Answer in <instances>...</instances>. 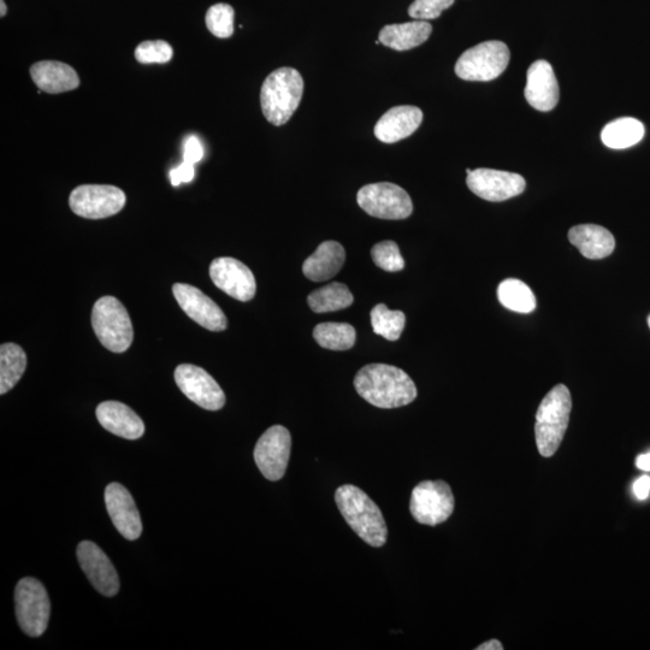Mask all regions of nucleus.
Segmentation results:
<instances>
[{
    "mask_svg": "<svg viewBox=\"0 0 650 650\" xmlns=\"http://www.w3.org/2000/svg\"><path fill=\"white\" fill-rule=\"evenodd\" d=\"M357 393L372 406L398 409L417 398L415 382L405 371L387 364H369L354 378Z\"/></svg>",
    "mask_w": 650,
    "mask_h": 650,
    "instance_id": "f257e3e1",
    "label": "nucleus"
},
{
    "mask_svg": "<svg viewBox=\"0 0 650 650\" xmlns=\"http://www.w3.org/2000/svg\"><path fill=\"white\" fill-rule=\"evenodd\" d=\"M342 517L354 533L371 547L380 548L386 545L388 528L380 507L362 489L346 484L335 493Z\"/></svg>",
    "mask_w": 650,
    "mask_h": 650,
    "instance_id": "f03ea898",
    "label": "nucleus"
},
{
    "mask_svg": "<svg viewBox=\"0 0 650 650\" xmlns=\"http://www.w3.org/2000/svg\"><path fill=\"white\" fill-rule=\"evenodd\" d=\"M304 93V80L298 70L280 68L263 82L260 105L263 115L276 127L283 126L299 108Z\"/></svg>",
    "mask_w": 650,
    "mask_h": 650,
    "instance_id": "7ed1b4c3",
    "label": "nucleus"
},
{
    "mask_svg": "<svg viewBox=\"0 0 650 650\" xmlns=\"http://www.w3.org/2000/svg\"><path fill=\"white\" fill-rule=\"evenodd\" d=\"M572 398L569 388L558 384L549 392L536 413V445L542 457L557 453L569 427Z\"/></svg>",
    "mask_w": 650,
    "mask_h": 650,
    "instance_id": "20e7f679",
    "label": "nucleus"
},
{
    "mask_svg": "<svg viewBox=\"0 0 650 650\" xmlns=\"http://www.w3.org/2000/svg\"><path fill=\"white\" fill-rule=\"evenodd\" d=\"M92 325L98 340L109 351L123 353L132 345V321L126 307L115 297H103L94 304Z\"/></svg>",
    "mask_w": 650,
    "mask_h": 650,
    "instance_id": "39448f33",
    "label": "nucleus"
},
{
    "mask_svg": "<svg viewBox=\"0 0 650 650\" xmlns=\"http://www.w3.org/2000/svg\"><path fill=\"white\" fill-rule=\"evenodd\" d=\"M511 53L505 43L486 41L465 51L455 64V74L465 81H492L505 72Z\"/></svg>",
    "mask_w": 650,
    "mask_h": 650,
    "instance_id": "423d86ee",
    "label": "nucleus"
},
{
    "mask_svg": "<svg viewBox=\"0 0 650 650\" xmlns=\"http://www.w3.org/2000/svg\"><path fill=\"white\" fill-rule=\"evenodd\" d=\"M16 617L26 635L40 637L49 625L51 602L43 583L38 579L22 578L15 590Z\"/></svg>",
    "mask_w": 650,
    "mask_h": 650,
    "instance_id": "0eeeda50",
    "label": "nucleus"
},
{
    "mask_svg": "<svg viewBox=\"0 0 650 650\" xmlns=\"http://www.w3.org/2000/svg\"><path fill=\"white\" fill-rule=\"evenodd\" d=\"M357 202L366 214L381 220H405L413 212L410 195L390 182L371 183L360 188Z\"/></svg>",
    "mask_w": 650,
    "mask_h": 650,
    "instance_id": "6e6552de",
    "label": "nucleus"
},
{
    "mask_svg": "<svg viewBox=\"0 0 650 650\" xmlns=\"http://www.w3.org/2000/svg\"><path fill=\"white\" fill-rule=\"evenodd\" d=\"M412 517L419 524L436 527L452 516L454 495L443 481H424L413 489L410 501Z\"/></svg>",
    "mask_w": 650,
    "mask_h": 650,
    "instance_id": "1a4fd4ad",
    "label": "nucleus"
},
{
    "mask_svg": "<svg viewBox=\"0 0 650 650\" xmlns=\"http://www.w3.org/2000/svg\"><path fill=\"white\" fill-rule=\"evenodd\" d=\"M74 214L88 220H102L118 214L126 205L122 189L109 185H84L75 188L69 198Z\"/></svg>",
    "mask_w": 650,
    "mask_h": 650,
    "instance_id": "9d476101",
    "label": "nucleus"
},
{
    "mask_svg": "<svg viewBox=\"0 0 650 650\" xmlns=\"http://www.w3.org/2000/svg\"><path fill=\"white\" fill-rule=\"evenodd\" d=\"M291 448V434L282 425H274L260 436L254 448V460L267 480L276 482L285 476Z\"/></svg>",
    "mask_w": 650,
    "mask_h": 650,
    "instance_id": "9b49d317",
    "label": "nucleus"
},
{
    "mask_svg": "<svg viewBox=\"0 0 650 650\" xmlns=\"http://www.w3.org/2000/svg\"><path fill=\"white\" fill-rule=\"evenodd\" d=\"M175 381L189 400L205 410L218 411L226 404V395L220 384L199 366L192 364L177 366Z\"/></svg>",
    "mask_w": 650,
    "mask_h": 650,
    "instance_id": "f8f14e48",
    "label": "nucleus"
},
{
    "mask_svg": "<svg viewBox=\"0 0 650 650\" xmlns=\"http://www.w3.org/2000/svg\"><path fill=\"white\" fill-rule=\"evenodd\" d=\"M468 187L472 193L488 202H505L524 192V177L494 169L466 170Z\"/></svg>",
    "mask_w": 650,
    "mask_h": 650,
    "instance_id": "ddd939ff",
    "label": "nucleus"
},
{
    "mask_svg": "<svg viewBox=\"0 0 650 650\" xmlns=\"http://www.w3.org/2000/svg\"><path fill=\"white\" fill-rule=\"evenodd\" d=\"M174 297L189 318L211 332H223L228 327V319L221 307L197 287L176 283Z\"/></svg>",
    "mask_w": 650,
    "mask_h": 650,
    "instance_id": "4468645a",
    "label": "nucleus"
},
{
    "mask_svg": "<svg viewBox=\"0 0 650 650\" xmlns=\"http://www.w3.org/2000/svg\"><path fill=\"white\" fill-rule=\"evenodd\" d=\"M210 277L217 288L239 301H250L257 292V283L250 268L230 257L216 258L210 265Z\"/></svg>",
    "mask_w": 650,
    "mask_h": 650,
    "instance_id": "2eb2a0df",
    "label": "nucleus"
},
{
    "mask_svg": "<svg viewBox=\"0 0 650 650\" xmlns=\"http://www.w3.org/2000/svg\"><path fill=\"white\" fill-rule=\"evenodd\" d=\"M76 554L82 571L97 592L106 598L115 596L120 590V578L108 555L91 541H82Z\"/></svg>",
    "mask_w": 650,
    "mask_h": 650,
    "instance_id": "dca6fc26",
    "label": "nucleus"
},
{
    "mask_svg": "<svg viewBox=\"0 0 650 650\" xmlns=\"http://www.w3.org/2000/svg\"><path fill=\"white\" fill-rule=\"evenodd\" d=\"M105 505L118 533L129 541L143 534V523L133 496L120 483H111L105 489Z\"/></svg>",
    "mask_w": 650,
    "mask_h": 650,
    "instance_id": "f3484780",
    "label": "nucleus"
},
{
    "mask_svg": "<svg viewBox=\"0 0 650 650\" xmlns=\"http://www.w3.org/2000/svg\"><path fill=\"white\" fill-rule=\"evenodd\" d=\"M525 98L534 109L547 112L559 102V85L552 65L547 61L531 64L527 75Z\"/></svg>",
    "mask_w": 650,
    "mask_h": 650,
    "instance_id": "a211bd4d",
    "label": "nucleus"
},
{
    "mask_svg": "<svg viewBox=\"0 0 650 650\" xmlns=\"http://www.w3.org/2000/svg\"><path fill=\"white\" fill-rule=\"evenodd\" d=\"M423 112L417 106H395L384 114L375 126V137L384 144L398 143L411 137L421 126Z\"/></svg>",
    "mask_w": 650,
    "mask_h": 650,
    "instance_id": "6ab92c4d",
    "label": "nucleus"
},
{
    "mask_svg": "<svg viewBox=\"0 0 650 650\" xmlns=\"http://www.w3.org/2000/svg\"><path fill=\"white\" fill-rule=\"evenodd\" d=\"M98 422L111 434L127 440H138L145 433V424L129 406L118 401H105L97 407Z\"/></svg>",
    "mask_w": 650,
    "mask_h": 650,
    "instance_id": "aec40b11",
    "label": "nucleus"
},
{
    "mask_svg": "<svg viewBox=\"0 0 650 650\" xmlns=\"http://www.w3.org/2000/svg\"><path fill=\"white\" fill-rule=\"evenodd\" d=\"M31 76L40 91L59 94L76 90L79 75L70 65L57 61H43L32 65Z\"/></svg>",
    "mask_w": 650,
    "mask_h": 650,
    "instance_id": "412c9836",
    "label": "nucleus"
},
{
    "mask_svg": "<svg viewBox=\"0 0 650 650\" xmlns=\"http://www.w3.org/2000/svg\"><path fill=\"white\" fill-rule=\"evenodd\" d=\"M345 260L344 246L336 241H324L316 252L305 260L303 273L311 281H328L344 267Z\"/></svg>",
    "mask_w": 650,
    "mask_h": 650,
    "instance_id": "4be33fe9",
    "label": "nucleus"
},
{
    "mask_svg": "<svg viewBox=\"0 0 650 650\" xmlns=\"http://www.w3.org/2000/svg\"><path fill=\"white\" fill-rule=\"evenodd\" d=\"M569 240L588 259L606 258L616 248V240L610 230L596 224H581L571 228Z\"/></svg>",
    "mask_w": 650,
    "mask_h": 650,
    "instance_id": "5701e85b",
    "label": "nucleus"
},
{
    "mask_svg": "<svg viewBox=\"0 0 650 650\" xmlns=\"http://www.w3.org/2000/svg\"><path fill=\"white\" fill-rule=\"evenodd\" d=\"M433 27L427 21L388 25L380 32V43L395 51H407L421 46L430 38Z\"/></svg>",
    "mask_w": 650,
    "mask_h": 650,
    "instance_id": "b1692460",
    "label": "nucleus"
},
{
    "mask_svg": "<svg viewBox=\"0 0 650 650\" xmlns=\"http://www.w3.org/2000/svg\"><path fill=\"white\" fill-rule=\"evenodd\" d=\"M646 134L643 123L632 117L618 118L602 129L601 140L613 150H625L640 143Z\"/></svg>",
    "mask_w": 650,
    "mask_h": 650,
    "instance_id": "393cba45",
    "label": "nucleus"
},
{
    "mask_svg": "<svg viewBox=\"0 0 650 650\" xmlns=\"http://www.w3.org/2000/svg\"><path fill=\"white\" fill-rule=\"evenodd\" d=\"M27 356L16 344H4L0 347V394L10 392L25 374Z\"/></svg>",
    "mask_w": 650,
    "mask_h": 650,
    "instance_id": "a878e982",
    "label": "nucleus"
},
{
    "mask_svg": "<svg viewBox=\"0 0 650 650\" xmlns=\"http://www.w3.org/2000/svg\"><path fill=\"white\" fill-rule=\"evenodd\" d=\"M350 289L342 283L334 282L312 292L307 298L310 309L315 313H328L347 309L353 304Z\"/></svg>",
    "mask_w": 650,
    "mask_h": 650,
    "instance_id": "bb28decb",
    "label": "nucleus"
},
{
    "mask_svg": "<svg viewBox=\"0 0 650 650\" xmlns=\"http://www.w3.org/2000/svg\"><path fill=\"white\" fill-rule=\"evenodd\" d=\"M313 338L325 350L347 351L356 344V329L348 323H321L313 330Z\"/></svg>",
    "mask_w": 650,
    "mask_h": 650,
    "instance_id": "cd10ccee",
    "label": "nucleus"
},
{
    "mask_svg": "<svg viewBox=\"0 0 650 650\" xmlns=\"http://www.w3.org/2000/svg\"><path fill=\"white\" fill-rule=\"evenodd\" d=\"M498 298L506 309L518 313H531L536 309V298L524 282L508 279L500 283Z\"/></svg>",
    "mask_w": 650,
    "mask_h": 650,
    "instance_id": "c85d7f7f",
    "label": "nucleus"
},
{
    "mask_svg": "<svg viewBox=\"0 0 650 650\" xmlns=\"http://www.w3.org/2000/svg\"><path fill=\"white\" fill-rule=\"evenodd\" d=\"M371 324L375 334L389 341H397L404 332L406 317L401 311H392L378 304L371 311Z\"/></svg>",
    "mask_w": 650,
    "mask_h": 650,
    "instance_id": "c756f323",
    "label": "nucleus"
},
{
    "mask_svg": "<svg viewBox=\"0 0 650 650\" xmlns=\"http://www.w3.org/2000/svg\"><path fill=\"white\" fill-rule=\"evenodd\" d=\"M234 9L228 4H215L206 13V26L217 38L226 39L234 33Z\"/></svg>",
    "mask_w": 650,
    "mask_h": 650,
    "instance_id": "7c9ffc66",
    "label": "nucleus"
},
{
    "mask_svg": "<svg viewBox=\"0 0 650 650\" xmlns=\"http://www.w3.org/2000/svg\"><path fill=\"white\" fill-rule=\"evenodd\" d=\"M371 257L378 268L389 273H397L405 268L404 258L394 241L378 242L371 248Z\"/></svg>",
    "mask_w": 650,
    "mask_h": 650,
    "instance_id": "2f4dec72",
    "label": "nucleus"
},
{
    "mask_svg": "<svg viewBox=\"0 0 650 650\" xmlns=\"http://www.w3.org/2000/svg\"><path fill=\"white\" fill-rule=\"evenodd\" d=\"M135 58L143 64L168 63L173 58V47L163 40L144 41L135 50Z\"/></svg>",
    "mask_w": 650,
    "mask_h": 650,
    "instance_id": "473e14b6",
    "label": "nucleus"
},
{
    "mask_svg": "<svg viewBox=\"0 0 650 650\" xmlns=\"http://www.w3.org/2000/svg\"><path fill=\"white\" fill-rule=\"evenodd\" d=\"M453 3L454 0H415L410 5L409 15L419 21L435 20Z\"/></svg>",
    "mask_w": 650,
    "mask_h": 650,
    "instance_id": "72a5a7b5",
    "label": "nucleus"
},
{
    "mask_svg": "<svg viewBox=\"0 0 650 650\" xmlns=\"http://www.w3.org/2000/svg\"><path fill=\"white\" fill-rule=\"evenodd\" d=\"M204 157V147L200 140L194 135H191L186 140L185 149H183V162L189 164H197L202 161Z\"/></svg>",
    "mask_w": 650,
    "mask_h": 650,
    "instance_id": "f704fd0d",
    "label": "nucleus"
},
{
    "mask_svg": "<svg viewBox=\"0 0 650 650\" xmlns=\"http://www.w3.org/2000/svg\"><path fill=\"white\" fill-rule=\"evenodd\" d=\"M171 185L180 186L181 183L191 182L194 179L195 169L193 164L183 162L179 167L170 171Z\"/></svg>",
    "mask_w": 650,
    "mask_h": 650,
    "instance_id": "c9c22d12",
    "label": "nucleus"
},
{
    "mask_svg": "<svg viewBox=\"0 0 650 650\" xmlns=\"http://www.w3.org/2000/svg\"><path fill=\"white\" fill-rule=\"evenodd\" d=\"M634 494L640 501L648 499L650 494V477L644 475L634 483Z\"/></svg>",
    "mask_w": 650,
    "mask_h": 650,
    "instance_id": "e433bc0d",
    "label": "nucleus"
},
{
    "mask_svg": "<svg viewBox=\"0 0 650 650\" xmlns=\"http://www.w3.org/2000/svg\"><path fill=\"white\" fill-rule=\"evenodd\" d=\"M636 466L642 471H650V452L638 455L636 458Z\"/></svg>",
    "mask_w": 650,
    "mask_h": 650,
    "instance_id": "4c0bfd02",
    "label": "nucleus"
},
{
    "mask_svg": "<svg viewBox=\"0 0 650 650\" xmlns=\"http://www.w3.org/2000/svg\"><path fill=\"white\" fill-rule=\"evenodd\" d=\"M476 650H504L502 644L498 640H490L486 643H482L481 646H478Z\"/></svg>",
    "mask_w": 650,
    "mask_h": 650,
    "instance_id": "58836bf2",
    "label": "nucleus"
},
{
    "mask_svg": "<svg viewBox=\"0 0 650 650\" xmlns=\"http://www.w3.org/2000/svg\"><path fill=\"white\" fill-rule=\"evenodd\" d=\"M0 4H2V11H0V16L4 17L7 15V5H5L4 0H0Z\"/></svg>",
    "mask_w": 650,
    "mask_h": 650,
    "instance_id": "ea45409f",
    "label": "nucleus"
},
{
    "mask_svg": "<svg viewBox=\"0 0 650 650\" xmlns=\"http://www.w3.org/2000/svg\"><path fill=\"white\" fill-rule=\"evenodd\" d=\"M648 325H649V328H650V315L648 317Z\"/></svg>",
    "mask_w": 650,
    "mask_h": 650,
    "instance_id": "a19ab883",
    "label": "nucleus"
}]
</instances>
